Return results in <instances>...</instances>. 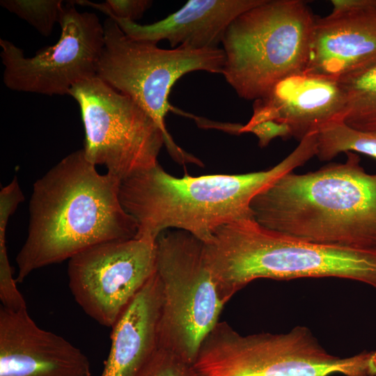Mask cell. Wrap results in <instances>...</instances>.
I'll use <instances>...</instances> for the list:
<instances>
[{
  "mask_svg": "<svg viewBox=\"0 0 376 376\" xmlns=\"http://www.w3.org/2000/svg\"><path fill=\"white\" fill-rule=\"evenodd\" d=\"M120 183L100 173L83 149L38 179L29 201L27 237L16 257V282L95 245L135 237L137 225L120 203Z\"/></svg>",
  "mask_w": 376,
  "mask_h": 376,
  "instance_id": "1",
  "label": "cell"
},
{
  "mask_svg": "<svg viewBox=\"0 0 376 376\" xmlns=\"http://www.w3.org/2000/svg\"><path fill=\"white\" fill-rule=\"evenodd\" d=\"M316 153L315 140L308 136L285 158L265 171L177 178L158 163L123 180L120 200L136 223L135 237L156 240L167 229L175 228L206 243L220 227L253 219L252 199Z\"/></svg>",
  "mask_w": 376,
  "mask_h": 376,
  "instance_id": "2",
  "label": "cell"
},
{
  "mask_svg": "<svg viewBox=\"0 0 376 376\" xmlns=\"http://www.w3.org/2000/svg\"><path fill=\"white\" fill-rule=\"evenodd\" d=\"M345 153L343 163L276 179L252 199L255 221L309 242L376 251V173Z\"/></svg>",
  "mask_w": 376,
  "mask_h": 376,
  "instance_id": "3",
  "label": "cell"
},
{
  "mask_svg": "<svg viewBox=\"0 0 376 376\" xmlns=\"http://www.w3.org/2000/svg\"><path fill=\"white\" fill-rule=\"evenodd\" d=\"M203 247L226 303L250 282L263 278L335 277L376 289V251L298 240L267 229L254 219L220 227Z\"/></svg>",
  "mask_w": 376,
  "mask_h": 376,
  "instance_id": "4",
  "label": "cell"
},
{
  "mask_svg": "<svg viewBox=\"0 0 376 376\" xmlns=\"http://www.w3.org/2000/svg\"><path fill=\"white\" fill-rule=\"evenodd\" d=\"M316 17L301 0H264L236 17L222 40V75L241 98L265 97L304 72Z\"/></svg>",
  "mask_w": 376,
  "mask_h": 376,
  "instance_id": "5",
  "label": "cell"
},
{
  "mask_svg": "<svg viewBox=\"0 0 376 376\" xmlns=\"http://www.w3.org/2000/svg\"><path fill=\"white\" fill-rule=\"evenodd\" d=\"M193 366L198 376H375L376 351L340 357L324 349L305 327L242 336L219 322Z\"/></svg>",
  "mask_w": 376,
  "mask_h": 376,
  "instance_id": "6",
  "label": "cell"
},
{
  "mask_svg": "<svg viewBox=\"0 0 376 376\" xmlns=\"http://www.w3.org/2000/svg\"><path fill=\"white\" fill-rule=\"evenodd\" d=\"M103 26L104 45L96 77L130 97L154 119L174 158L181 162H194L196 159L176 145L166 129L165 118L173 109L169 95L175 82L188 72L222 74L223 49H194L182 46L162 49L157 43L128 36L110 17L104 21Z\"/></svg>",
  "mask_w": 376,
  "mask_h": 376,
  "instance_id": "7",
  "label": "cell"
},
{
  "mask_svg": "<svg viewBox=\"0 0 376 376\" xmlns=\"http://www.w3.org/2000/svg\"><path fill=\"white\" fill-rule=\"evenodd\" d=\"M156 267L162 286L159 347L194 364L226 304L203 242L180 230L162 233L156 240Z\"/></svg>",
  "mask_w": 376,
  "mask_h": 376,
  "instance_id": "8",
  "label": "cell"
},
{
  "mask_svg": "<svg viewBox=\"0 0 376 376\" xmlns=\"http://www.w3.org/2000/svg\"><path fill=\"white\" fill-rule=\"evenodd\" d=\"M69 95L80 108L90 162L121 182L159 163L164 134L135 101L97 77L76 84Z\"/></svg>",
  "mask_w": 376,
  "mask_h": 376,
  "instance_id": "9",
  "label": "cell"
},
{
  "mask_svg": "<svg viewBox=\"0 0 376 376\" xmlns=\"http://www.w3.org/2000/svg\"><path fill=\"white\" fill-rule=\"evenodd\" d=\"M74 1L63 8L56 44L24 56L12 42L0 39L3 81L10 90L45 95H69L77 84L96 77L104 45L103 23L91 12H79Z\"/></svg>",
  "mask_w": 376,
  "mask_h": 376,
  "instance_id": "10",
  "label": "cell"
},
{
  "mask_svg": "<svg viewBox=\"0 0 376 376\" xmlns=\"http://www.w3.org/2000/svg\"><path fill=\"white\" fill-rule=\"evenodd\" d=\"M156 272V240L134 237L101 243L69 259L68 285L82 310L111 328Z\"/></svg>",
  "mask_w": 376,
  "mask_h": 376,
  "instance_id": "11",
  "label": "cell"
},
{
  "mask_svg": "<svg viewBox=\"0 0 376 376\" xmlns=\"http://www.w3.org/2000/svg\"><path fill=\"white\" fill-rule=\"evenodd\" d=\"M88 357L39 327L27 308H0V376H91Z\"/></svg>",
  "mask_w": 376,
  "mask_h": 376,
  "instance_id": "12",
  "label": "cell"
},
{
  "mask_svg": "<svg viewBox=\"0 0 376 376\" xmlns=\"http://www.w3.org/2000/svg\"><path fill=\"white\" fill-rule=\"evenodd\" d=\"M345 108L346 95L338 80L302 72L283 79L255 100L245 125L275 121L286 125L300 141L329 123L343 121Z\"/></svg>",
  "mask_w": 376,
  "mask_h": 376,
  "instance_id": "13",
  "label": "cell"
},
{
  "mask_svg": "<svg viewBox=\"0 0 376 376\" xmlns=\"http://www.w3.org/2000/svg\"><path fill=\"white\" fill-rule=\"evenodd\" d=\"M376 66V7L315 19L305 73L338 80Z\"/></svg>",
  "mask_w": 376,
  "mask_h": 376,
  "instance_id": "14",
  "label": "cell"
},
{
  "mask_svg": "<svg viewBox=\"0 0 376 376\" xmlns=\"http://www.w3.org/2000/svg\"><path fill=\"white\" fill-rule=\"evenodd\" d=\"M264 0H189L178 11L150 24L113 19L128 36L155 43L166 40L172 48H219L227 29L239 15Z\"/></svg>",
  "mask_w": 376,
  "mask_h": 376,
  "instance_id": "15",
  "label": "cell"
},
{
  "mask_svg": "<svg viewBox=\"0 0 376 376\" xmlns=\"http://www.w3.org/2000/svg\"><path fill=\"white\" fill-rule=\"evenodd\" d=\"M162 286L156 273L111 327V348L100 376H136L159 348Z\"/></svg>",
  "mask_w": 376,
  "mask_h": 376,
  "instance_id": "16",
  "label": "cell"
},
{
  "mask_svg": "<svg viewBox=\"0 0 376 376\" xmlns=\"http://www.w3.org/2000/svg\"><path fill=\"white\" fill-rule=\"evenodd\" d=\"M346 95L343 122L364 132H376V66L338 79Z\"/></svg>",
  "mask_w": 376,
  "mask_h": 376,
  "instance_id": "17",
  "label": "cell"
},
{
  "mask_svg": "<svg viewBox=\"0 0 376 376\" xmlns=\"http://www.w3.org/2000/svg\"><path fill=\"white\" fill-rule=\"evenodd\" d=\"M354 152L376 159V132H364L347 125L343 121L328 124L317 133V155L329 161L341 152Z\"/></svg>",
  "mask_w": 376,
  "mask_h": 376,
  "instance_id": "18",
  "label": "cell"
},
{
  "mask_svg": "<svg viewBox=\"0 0 376 376\" xmlns=\"http://www.w3.org/2000/svg\"><path fill=\"white\" fill-rule=\"evenodd\" d=\"M0 5L45 37L51 35L64 8L61 0H1Z\"/></svg>",
  "mask_w": 376,
  "mask_h": 376,
  "instance_id": "19",
  "label": "cell"
},
{
  "mask_svg": "<svg viewBox=\"0 0 376 376\" xmlns=\"http://www.w3.org/2000/svg\"><path fill=\"white\" fill-rule=\"evenodd\" d=\"M12 213L0 211V299L2 306L12 310L26 308V301L16 285L6 246V231Z\"/></svg>",
  "mask_w": 376,
  "mask_h": 376,
  "instance_id": "20",
  "label": "cell"
},
{
  "mask_svg": "<svg viewBox=\"0 0 376 376\" xmlns=\"http://www.w3.org/2000/svg\"><path fill=\"white\" fill-rule=\"evenodd\" d=\"M136 376H198L193 364L159 347Z\"/></svg>",
  "mask_w": 376,
  "mask_h": 376,
  "instance_id": "21",
  "label": "cell"
},
{
  "mask_svg": "<svg viewBox=\"0 0 376 376\" xmlns=\"http://www.w3.org/2000/svg\"><path fill=\"white\" fill-rule=\"evenodd\" d=\"M75 4L93 7L108 17L136 22L152 5L148 0H107L104 3H94L86 0L75 1Z\"/></svg>",
  "mask_w": 376,
  "mask_h": 376,
  "instance_id": "22",
  "label": "cell"
},
{
  "mask_svg": "<svg viewBox=\"0 0 376 376\" xmlns=\"http://www.w3.org/2000/svg\"><path fill=\"white\" fill-rule=\"evenodd\" d=\"M331 13H340L376 7V0H332Z\"/></svg>",
  "mask_w": 376,
  "mask_h": 376,
  "instance_id": "23",
  "label": "cell"
}]
</instances>
